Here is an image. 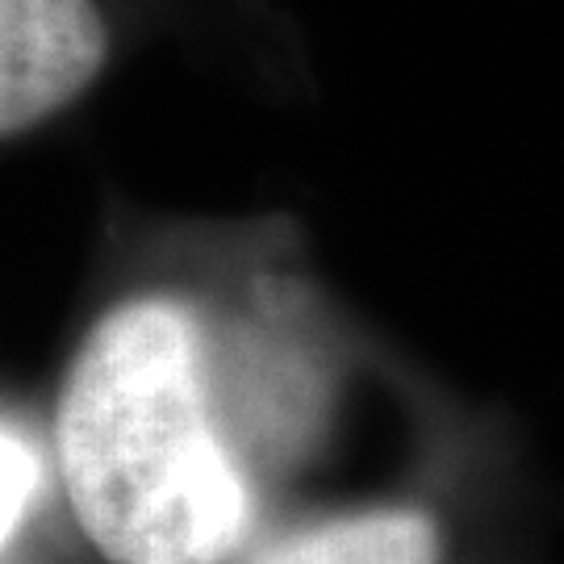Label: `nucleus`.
<instances>
[{
	"instance_id": "7ed1b4c3",
	"label": "nucleus",
	"mask_w": 564,
	"mask_h": 564,
	"mask_svg": "<svg viewBox=\"0 0 564 564\" xmlns=\"http://www.w3.org/2000/svg\"><path fill=\"white\" fill-rule=\"evenodd\" d=\"M247 564H435V531L414 510H377L276 540Z\"/></svg>"
},
{
	"instance_id": "f03ea898",
	"label": "nucleus",
	"mask_w": 564,
	"mask_h": 564,
	"mask_svg": "<svg viewBox=\"0 0 564 564\" xmlns=\"http://www.w3.org/2000/svg\"><path fill=\"white\" fill-rule=\"evenodd\" d=\"M113 51L105 0H0V130L21 139L76 105Z\"/></svg>"
},
{
	"instance_id": "f257e3e1",
	"label": "nucleus",
	"mask_w": 564,
	"mask_h": 564,
	"mask_svg": "<svg viewBox=\"0 0 564 564\" xmlns=\"http://www.w3.org/2000/svg\"><path fill=\"white\" fill-rule=\"evenodd\" d=\"M55 440L76 519L113 564H223L242 544L251 489L184 305L139 297L88 335Z\"/></svg>"
},
{
	"instance_id": "20e7f679",
	"label": "nucleus",
	"mask_w": 564,
	"mask_h": 564,
	"mask_svg": "<svg viewBox=\"0 0 564 564\" xmlns=\"http://www.w3.org/2000/svg\"><path fill=\"white\" fill-rule=\"evenodd\" d=\"M42 481H46V468H42L34 435L9 419L0 431V540L4 547L18 540L30 510L39 506Z\"/></svg>"
}]
</instances>
